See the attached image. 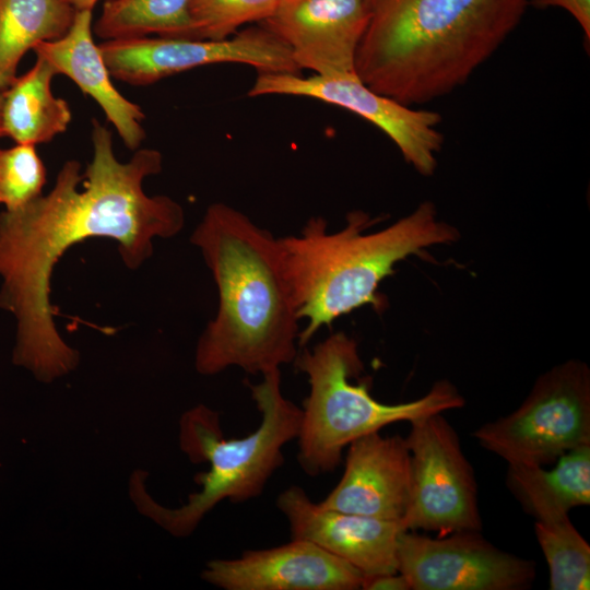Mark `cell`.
I'll list each match as a JSON object with an SVG mask.
<instances>
[{
  "label": "cell",
  "mask_w": 590,
  "mask_h": 590,
  "mask_svg": "<svg viewBox=\"0 0 590 590\" xmlns=\"http://www.w3.org/2000/svg\"><path fill=\"white\" fill-rule=\"evenodd\" d=\"M536 9L558 8L568 12L582 30L587 43L590 40V0H529Z\"/></svg>",
  "instance_id": "cell-24"
},
{
  "label": "cell",
  "mask_w": 590,
  "mask_h": 590,
  "mask_svg": "<svg viewBox=\"0 0 590 590\" xmlns=\"http://www.w3.org/2000/svg\"><path fill=\"white\" fill-rule=\"evenodd\" d=\"M201 577L224 590H357L364 579L347 562L299 539L212 559Z\"/></svg>",
  "instance_id": "cell-14"
},
{
  "label": "cell",
  "mask_w": 590,
  "mask_h": 590,
  "mask_svg": "<svg viewBox=\"0 0 590 590\" xmlns=\"http://www.w3.org/2000/svg\"><path fill=\"white\" fill-rule=\"evenodd\" d=\"M98 46L110 75L138 86L216 63H243L258 73H302L287 47L260 24L220 40L144 36Z\"/></svg>",
  "instance_id": "cell-9"
},
{
  "label": "cell",
  "mask_w": 590,
  "mask_h": 590,
  "mask_svg": "<svg viewBox=\"0 0 590 590\" xmlns=\"http://www.w3.org/2000/svg\"><path fill=\"white\" fill-rule=\"evenodd\" d=\"M410 491L411 455L406 439L374 432L347 446L343 475L319 505L401 521Z\"/></svg>",
  "instance_id": "cell-15"
},
{
  "label": "cell",
  "mask_w": 590,
  "mask_h": 590,
  "mask_svg": "<svg viewBox=\"0 0 590 590\" xmlns=\"http://www.w3.org/2000/svg\"><path fill=\"white\" fill-rule=\"evenodd\" d=\"M535 563L505 552L480 531L438 538L403 531L398 571L411 590H524L535 579Z\"/></svg>",
  "instance_id": "cell-11"
},
{
  "label": "cell",
  "mask_w": 590,
  "mask_h": 590,
  "mask_svg": "<svg viewBox=\"0 0 590 590\" xmlns=\"http://www.w3.org/2000/svg\"><path fill=\"white\" fill-rule=\"evenodd\" d=\"M191 0H106L93 31L103 40L144 37L192 38Z\"/></svg>",
  "instance_id": "cell-20"
},
{
  "label": "cell",
  "mask_w": 590,
  "mask_h": 590,
  "mask_svg": "<svg viewBox=\"0 0 590 590\" xmlns=\"http://www.w3.org/2000/svg\"><path fill=\"white\" fill-rule=\"evenodd\" d=\"M91 140L84 174L69 160L47 194L0 212V308L16 321L12 362L42 382L68 375L80 361L59 334L50 302L52 272L67 250L88 238H109L125 266L135 270L153 255L155 238L174 237L185 224L177 201L143 189L148 177L162 172L160 151L138 149L128 162L119 161L111 131L96 118Z\"/></svg>",
  "instance_id": "cell-1"
},
{
  "label": "cell",
  "mask_w": 590,
  "mask_h": 590,
  "mask_svg": "<svg viewBox=\"0 0 590 590\" xmlns=\"http://www.w3.org/2000/svg\"><path fill=\"white\" fill-rule=\"evenodd\" d=\"M46 184V168L35 145L0 149V204L14 211L32 202Z\"/></svg>",
  "instance_id": "cell-23"
},
{
  "label": "cell",
  "mask_w": 590,
  "mask_h": 590,
  "mask_svg": "<svg viewBox=\"0 0 590 590\" xmlns=\"http://www.w3.org/2000/svg\"><path fill=\"white\" fill-rule=\"evenodd\" d=\"M74 15L64 0H0V90L17 76L25 54L63 36Z\"/></svg>",
  "instance_id": "cell-19"
},
{
  "label": "cell",
  "mask_w": 590,
  "mask_h": 590,
  "mask_svg": "<svg viewBox=\"0 0 590 590\" xmlns=\"http://www.w3.org/2000/svg\"><path fill=\"white\" fill-rule=\"evenodd\" d=\"M258 384L246 386L261 415L259 426L241 438L223 435L216 411L198 404L179 421V447L192 463L209 469L194 476L201 489L177 508L157 503L148 492V473L135 470L129 495L137 509L169 534L190 535L201 520L221 502L244 503L260 496L273 473L283 464V448L297 438L302 410L286 399L281 371L263 374Z\"/></svg>",
  "instance_id": "cell-5"
},
{
  "label": "cell",
  "mask_w": 590,
  "mask_h": 590,
  "mask_svg": "<svg viewBox=\"0 0 590 590\" xmlns=\"http://www.w3.org/2000/svg\"><path fill=\"white\" fill-rule=\"evenodd\" d=\"M368 19L365 0H280L259 24L287 47L300 70L339 76L356 73Z\"/></svg>",
  "instance_id": "cell-12"
},
{
  "label": "cell",
  "mask_w": 590,
  "mask_h": 590,
  "mask_svg": "<svg viewBox=\"0 0 590 590\" xmlns=\"http://www.w3.org/2000/svg\"><path fill=\"white\" fill-rule=\"evenodd\" d=\"M307 376L297 435V461L309 476L333 472L344 449L355 439L397 422L460 409L464 399L447 380L435 382L421 398L388 404L370 393L362 378L364 363L357 341L340 331L314 347H304L293 362Z\"/></svg>",
  "instance_id": "cell-6"
},
{
  "label": "cell",
  "mask_w": 590,
  "mask_h": 590,
  "mask_svg": "<svg viewBox=\"0 0 590 590\" xmlns=\"http://www.w3.org/2000/svg\"><path fill=\"white\" fill-rule=\"evenodd\" d=\"M474 438L508 464L545 467L590 446V369L569 359L540 375L510 414L480 426Z\"/></svg>",
  "instance_id": "cell-7"
},
{
  "label": "cell",
  "mask_w": 590,
  "mask_h": 590,
  "mask_svg": "<svg viewBox=\"0 0 590 590\" xmlns=\"http://www.w3.org/2000/svg\"><path fill=\"white\" fill-rule=\"evenodd\" d=\"M355 72L374 92L424 105L462 86L520 23L529 0H365Z\"/></svg>",
  "instance_id": "cell-3"
},
{
  "label": "cell",
  "mask_w": 590,
  "mask_h": 590,
  "mask_svg": "<svg viewBox=\"0 0 590 590\" xmlns=\"http://www.w3.org/2000/svg\"><path fill=\"white\" fill-rule=\"evenodd\" d=\"M545 467L508 464L506 483L523 509L536 521H553L590 504V446L560 456Z\"/></svg>",
  "instance_id": "cell-17"
},
{
  "label": "cell",
  "mask_w": 590,
  "mask_h": 590,
  "mask_svg": "<svg viewBox=\"0 0 590 590\" xmlns=\"http://www.w3.org/2000/svg\"><path fill=\"white\" fill-rule=\"evenodd\" d=\"M287 95L317 99L344 108L380 129L418 174L430 176L445 137L438 129L441 116L415 109L374 92L356 73L339 76H302L260 72L248 96Z\"/></svg>",
  "instance_id": "cell-10"
},
{
  "label": "cell",
  "mask_w": 590,
  "mask_h": 590,
  "mask_svg": "<svg viewBox=\"0 0 590 590\" xmlns=\"http://www.w3.org/2000/svg\"><path fill=\"white\" fill-rule=\"evenodd\" d=\"M57 71L36 55L34 66L2 91L5 137L16 144H40L64 132L72 119L68 102L54 95Z\"/></svg>",
  "instance_id": "cell-18"
},
{
  "label": "cell",
  "mask_w": 590,
  "mask_h": 590,
  "mask_svg": "<svg viewBox=\"0 0 590 590\" xmlns=\"http://www.w3.org/2000/svg\"><path fill=\"white\" fill-rule=\"evenodd\" d=\"M92 11H75L73 22L63 36L40 42L33 51L49 61L57 74L67 75L91 96L123 144L135 151L146 137L142 126L145 115L138 104L126 98L113 84L99 46L93 38Z\"/></svg>",
  "instance_id": "cell-16"
},
{
  "label": "cell",
  "mask_w": 590,
  "mask_h": 590,
  "mask_svg": "<svg viewBox=\"0 0 590 590\" xmlns=\"http://www.w3.org/2000/svg\"><path fill=\"white\" fill-rule=\"evenodd\" d=\"M219 293L215 317L201 333L194 367L213 376L229 367L263 375L293 363L299 318L278 238L245 213L210 204L191 234Z\"/></svg>",
  "instance_id": "cell-2"
},
{
  "label": "cell",
  "mask_w": 590,
  "mask_h": 590,
  "mask_svg": "<svg viewBox=\"0 0 590 590\" xmlns=\"http://www.w3.org/2000/svg\"><path fill=\"white\" fill-rule=\"evenodd\" d=\"M364 590H411L408 579L401 573L381 574L364 577Z\"/></svg>",
  "instance_id": "cell-25"
},
{
  "label": "cell",
  "mask_w": 590,
  "mask_h": 590,
  "mask_svg": "<svg viewBox=\"0 0 590 590\" xmlns=\"http://www.w3.org/2000/svg\"><path fill=\"white\" fill-rule=\"evenodd\" d=\"M276 507L288 522L291 538L309 541L347 562L364 577L398 573L401 521L324 508L298 485L276 497Z\"/></svg>",
  "instance_id": "cell-13"
},
{
  "label": "cell",
  "mask_w": 590,
  "mask_h": 590,
  "mask_svg": "<svg viewBox=\"0 0 590 590\" xmlns=\"http://www.w3.org/2000/svg\"><path fill=\"white\" fill-rule=\"evenodd\" d=\"M411 491L401 520L408 531H481L477 486L459 436L441 413L411 422Z\"/></svg>",
  "instance_id": "cell-8"
},
{
  "label": "cell",
  "mask_w": 590,
  "mask_h": 590,
  "mask_svg": "<svg viewBox=\"0 0 590 590\" xmlns=\"http://www.w3.org/2000/svg\"><path fill=\"white\" fill-rule=\"evenodd\" d=\"M534 533L546 559L552 590H588L590 546L569 517L535 521Z\"/></svg>",
  "instance_id": "cell-21"
},
{
  "label": "cell",
  "mask_w": 590,
  "mask_h": 590,
  "mask_svg": "<svg viewBox=\"0 0 590 590\" xmlns=\"http://www.w3.org/2000/svg\"><path fill=\"white\" fill-rule=\"evenodd\" d=\"M376 222L364 211L346 215V224L328 232L322 216H311L297 235L278 238L283 271L291 287L299 320L303 347L322 327L365 305H379L377 290L410 256L436 245L453 244L460 232L439 220L430 201L374 233Z\"/></svg>",
  "instance_id": "cell-4"
},
{
  "label": "cell",
  "mask_w": 590,
  "mask_h": 590,
  "mask_svg": "<svg viewBox=\"0 0 590 590\" xmlns=\"http://www.w3.org/2000/svg\"><path fill=\"white\" fill-rule=\"evenodd\" d=\"M280 0H191L194 39H225L248 24L262 22Z\"/></svg>",
  "instance_id": "cell-22"
},
{
  "label": "cell",
  "mask_w": 590,
  "mask_h": 590,
  "mask_svg": "<svg viewBox=\"0 0 590 590\" xmlns=\"http://www.w3.org/2000/svg\"><path fill=\"white\" fill-rule=\"evenodd\" d=\"M75 11L78 10H93L98 0H64Z\"/></svg>",
  "instance_id": "cell-26"
},
{
  "label": "cell",
  "mask_w": 590,
  "mask_h": 590,
  "mask_svg": "<svg viewBox=\"0 0 590 590\" xmlns=\"http://www.w3.org/2000/svg\"><path fill=\"white\" fill-rule=\"evenodd\" d=\"M2 91L3 90H0V138L5 137L3 119H2Z\"/></svg>",
  "instance_id": "cell-27"
}]
</instances>
